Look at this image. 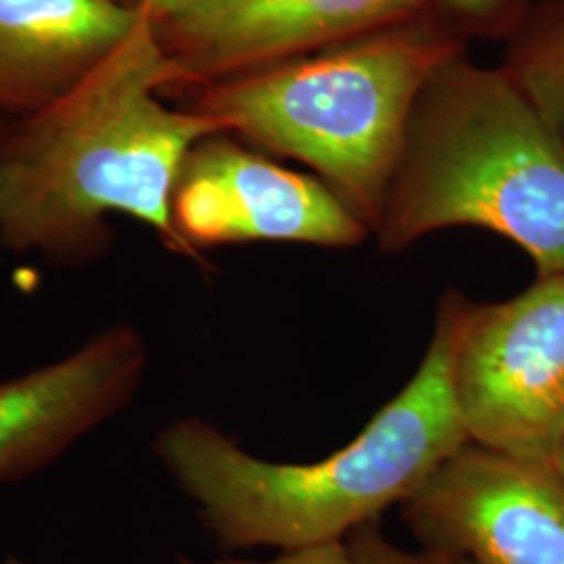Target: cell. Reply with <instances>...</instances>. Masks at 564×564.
I'll use <instances>...</instances> for the list:
<instances>
[{"instance_id": "cell-6", "label": "cell", "mask_w": 564, "mask_h": 564, "mask_svg": "<svg viewBox=\"0 0 564 564\" xmlns=\"http://www.w3.org/2000/svg\"><path fill=\"white\" fill-rule=\"evenodd\" d=\"M172 218L186 247L235 242H303L356 247L370 228L314 176L286 170L235 141L228 132L197 142L182 163Z\"/></svg>"}, {"instance_id": "cell-14", "label": "cell", "mask_w": 564, "mask_h": 564, "mask_svg": "<svg viewBox=\"0 0 564 564\" xmlns=\"http://www.w3.org/2000/svg\"><path fill=\"white\" fill-rule=\"evenodd\" d=\"M181 564H354L349 550L345 542L337 544L316 545V547H303V550H289L281 552L279 556L270 561H249V558H237V556H226L212 563H197L182 558Z\"/></svg>"}, {"instance_id": "cell-7", "label": "cell", "mask_w": 564, "mask_h": 564, "mask_svg": "<svg viewBox=\"0 0 564 564\" xmlns=\"http://www.w3.org/2000/svg\"><path fill=\"white\" fill-rule=\"evenodd\" d=\"M423 547L475 564H564V481L552 464L463 445L402 505Z\"/></svg>"}, {"instance_id": "cell-19", "label": "cell", "mask_w": 564, "mask_h": 564, "mask_svg": "<svg viewBox=\"0 0 564 564\" xmlns=\"http://www.w3.org/2000/svg\"><path fill=\"white\" fill-rule=\"evenodd\" d=\"M0 564H28L20 561V558H15V556H9V558H0Z\"/></svg>"}, {"instance_id": "cell-12", "label": "cell", "mask_w": 564, "mask_h": 564, "mask_svg": "<svg viewBox=\"0 0 564 564\" xmlns=\"http://www.w3.org/2000/svg\"><path fill=\"white\" fill-rule=\"evenodd\" d=\"M429 15L464 41L496 36L514 20L517 0H426Z\"/></svg>"}, {"instance_id": "cell-1", "label": "cell", "mask_w": 564, "mask_h": 564, "mask_svg": "<svg viewBox=\"0 0 564 564\" xmlns=\"http://www.w3.org/2000/svg\"><path fill=\"white\" fill-rule=\"evenodd\" d=\"M184 86L144 20L59 101L13 121L0 142V247L55 268L99 262L113 214L151 226L163 245L205 263L172 218L182 163L218 121L160 99Z\"/></svg>"}, {"instance_id": "cell-16", "label": "cell", "mask_w": 564, "mask_h": 564, "mask_svg": "<svg viewBox=\"0 0 564 564\" xmlns=\"http://www.w3.org/2000/svg\"><path fill=\"white\" fill-rule=\"evenodd\" d=\"M552 466H554V470L561 475V479L564 481V437L561 445H558V449H556V456L552 460Z\"/></svg>"}, {"instance_id": "cell-9", "label": "cell", "mask_w": 564, "mask_h": 564, "mask_svg": "<svg viewBox=\"0 0 564 564\" xmlns=\"http://www.w3.org/2000/svg\"><path fill=\"white\" fill-rule=\"evenodd\" d=\"M147 345L116 324L80 349L0 383V484L44 470L121 412L147 372Z\"/></svg>"}, {"instance_id": "cell-4", "label": "cell", "mask_w": 564, "mask_h": 564, "mask_svg": "<svg viewBox=\"0 0 564 564\" xmlns=\"http://www.w3.org/2000/svg\"><path fill=\"white\" fill-rule=\"evenodd\" d=\"M466 46L426 13L302 59L193 86L186 109L310 165L372 232L414 102Z\"/></svg>"}, {"instance_id": "cell-18", "label": "cell", "mask_w": 564, "mask_h": 564, "mask_svg": "<svg viewBox=\"0 0 564 564\" xmlns=\"http://www.w3.org/2000/svg\"><path fill=\"white\" fill-rule=\"evenodd\" d=\"M113 2H118L121 7H128V9H137V0H113Z\"/></svg>"}, {"instance_id": "cell-13", "label": "cell", "mask_w": 564, "mask_h": 564, "mask_svg": "<svg viewBox=\"0 0 564 564\" xmlns=\"http://www.w3.org/2000/svg\"><path fill=\"white\" fill-rule=\"evenodd\" d=\"M345 544L354 564H475L464 556L435 547L403 550L384 538L377 521L358 527Z\"/></svg>"}, {"instance_id": "cell-17", "label": "cell", "mask_w": 564, "mask_h": 564, "mask_svg": "<svg viewBox=\"0 0 564 564\" xmlns=\"http://www.w3.org/2000/svg\"><path fill=\"white\" fill-rule=\"evenodd\" d=\"M11 126H13V121L0 120V142L4 141V137L9 134Z\"/></svg>"}, {"instance_id": "cell-3", "label": "cell", "mask_w": 564, "mask_h": 564, "mask_svg": "<svg viewBox=\"0 0 564 564\" xmlns=\"http://www.w3.org/2000/svg\"><path fill=\"white\" fill-rule=\"evenodd\" d=\"M487 228L540 276L564 272V141L505 67L442 63L414 102L375 235L398 253L435 230Z\"/></svg>"}, {"instance_id": "cell-2", "label": "cell", "mask_w": 564, "mask_h": 564, "mask_svg": "<svg viewBox=\"0 0 564 564\" xmlns=\"http://www.w3.org/2000/svg\"><path fill=\"white\" fill-rule=\"evenodd\" d=\"M466 444L452 383V323L440 303L416 375L356 440L323 460L256 458L202 419L167 424L155 454L224 547L289 552L345 542L403 505Z\"/></svg>"}, {"instance_id": "cell-11", "label": "cell", "mask_w": 564, "mask_h": 564, "mask_svg": "<svg viewBox=\"0 0 564 564\" xmlns=\"http://www.w3.org/2000/svg\"><path fill=\"white\" fill-rule=\"evenodd\" d=\"M502 67L564 141V11L552 13L514 42Z\"/></svg>"}, {"instance_id": "cell-10", "label": "cell", "mask_w": 564, "mask_h": 564, "mask_svg": "<svg viewBox=\"0 0 564 564\" xmlns=\"http://www.w3.org/2000/svg\"><path fill=\"white\" fill-rule=\"evenodd\" d=\"M142 20L113 0H0V120L59 101Z\"/></svg>"}, {"instance_id": "cell-8", "label": "cell", "mask_w": 564, "mask_h": 564, "mask_svg": "<svg viewBox=\"0 0 564 564\" xmlns=\"http://www.w3.org/2000/svg\"><path fill=\"white\" fill-rule=\"evenodd\" d=\"M426 0H214L151 23L184 86L302 59L426 15Z\"/></svg>"}, {"instance_id": "cell-5", "label": "cell", "mask_w": 564, "mask_h": 564, "mask_svg": "<svg viewBox=\"0 0 564 564\" xmlns=\"http://www.w3.org/2000/svg\"><path fill=\"white\" fill-rule=\"evenodd\" d=\"M452 383L468 442L552 464L564 437V272L502 303L447 291Z\"/></svg>"}, {"instance_id": "cell-15", "label": "cell", "mask_w": 564, "mask_h": 564, "mask_svg": "<svg viewBox=\"0 0 564 564\" xmlns=\"http://www.w3.org/2000/svg\"><path fill=\"white\" fill-rule=\"evenodd\" d=\"M207 2H214V0H137V9L141 11L147 20L155 23V21L172 18L176 13L202 7Z\"/></svg>"}]
</instances>
